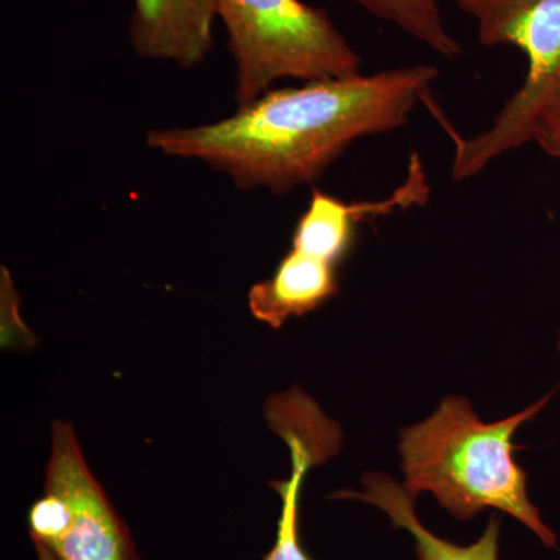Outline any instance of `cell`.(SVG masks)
Listing matches in <instances>:
<instances>
[{
    "mask_svg": "<svg viewBox=\"0 0 560 560\" xmlns=\"http://www.w3.org/2000/svg\"><path fill=\"white\" fill-rule=\"evenodd\" d=\"M316 467L312 453L291 452V475L289 480L271 481V488L278 490L282 499V512L278 522L275 545L264 560H313L301 545L300 500L301 486L308 470Z\"/></svg>",
    "mask_w": 560,
    "mask_h": 560,
    "instance_id": "cell-10",
    "label": "cell"
},
{
    "mask_svg": "<svg viewBox=\"0 0 560 560\" xmlns=\"http://www.w3.org/2000/svg\"><path fill=\"white\" fill-rule=\"evenodd\" d=\"M555 393L493 423L482 422L464 397H445L430 418L400 431L405 488L415 497L433 493L458 521H469L488 508L506 512L545 547H558L555 530L530 503L528 475L512 458L515 431L539 415Z\"/></svg>",
    "mask_w": 560,
    "mask_h": 560,
    "instance_id": "cell-2",
    "label": "cell"
},
{
    "mask_svg": "<svg viewBox=\"0 0 560 560\" xmlns=\"http://www.w3.org/2000/svg\"><path fill=\"white\" fill-rule=\"evenodd\" d=\"M338 293V268L290 249L270 278L249 290L254 318L280 329L293 316L320 307Z\"/></svg>",
    "mask_w": 560,
    "mask_h": 560,
    "instance_id": "cell-8",
    "label": "cell"
},
{
    "mask_svg": "<svg viewBox=\"0 0 560 560\" xmlns=\"http://www.w3.org/2000/svg\"><path fill=\"white\" fill-rule=\"evenodd\" d=\"M378 20L396 25L401 32L436 51L441 57L455 60L463 46L445 25L440 0H350Z\"/></svg>",
    "mask_w": 560,
    "mask_h": 560,
    "instance_id": "cell-9",
    "label": "cell"
},
{
    "mask_svg": "<svg viewBox=\"0 0 560 560\" xmlns=\"http://www.w3.org/2000/svg\"><path fill=\"white\" fill-rule=\"evenodd\" d=\"M477 24L485 47L515 46L526 55L528 72L489 130L463 138L436 114L455 143L453 179L480 175L508 151L521 149L560 119V0H455Z\"/></svg>",
    "mask_w": 560,
    "mask_h": 560,
    "instance_id": "cell-3",
    "label": "cell"
},
{
    "mask_svg": "<svg viewBox=\"0 0 560 560\" xmlns=\"http://www.w3.org/2000/svg\"><path fill=\"white\" fill-rule=\"evenodd\" d=\"M438 77L418 65L272 88L228 119L151 130L147 145L202 162L238 189L287 194L318 180L355 140L405 127Z\"/></svg>",
    "mask_w": 560,
    "mask_h": 560,
    "instance_id": "cell-1",
    "label": "cell"
},
{
    "mask_svg": "<svg viewBox=\"0 0 560 560\" xmlns=\"http://www.w3.org/2000/svg\"><path fill=\"white\" fill-rule=\"evenodd\" d=\"M36 558L38 560H60L54 552L47 550L46 547H40V545H35Z\"/></svg>",
    "mask_w": 560,
    "mask_h": 560,
    "instance_id": "cell-12",
    "label": "cell"
},
{
    "mask_svg": "<svg viewBox=\"0 0 560 560\" xmlns=\"http://www.w3.org/2000/svg\"><path fill=\"white\" fill-rule=\"evenodd\" d=\"M235 62L238 108L280 80L316 81L360 73L361 58L326 11L302 0H215Z\"/></svg>",
    "mask_w": 560,
    "mask_h": 560,
    "instance_id": "cell-4",
    "label": "cell"
},
{
    "mask_svg": "<svg viewBox=\"0 0 560 560\" xmlns=\"http://www.w3.org/2000/svg\"><path fill=\"white\" fill-rule=\"evenodd\" d=\"M33 545L60 560H143L91 474L70 423L55 422L44 495L28 512Z\"/></svg>",
    "mask_w": 560,
    "mask_h": 560,
    "instance_id": "cell-5",
    "label": "cell"
},
{
    "mask_svg": "<svg viewBox=\"0 0 560 560\" xmlns=\"http://www.w3.org/2000/svg\"><path fill=\"white\" fill-rule=\"evenodd\" d=\"M215 0H132L128 35L143 60L195 69L213 49Z\"/></svg>",
    "mask_w": 560,
    "mask_h": 560,
    "instance_id": "cell-6",
    "label": "cell"
},
{
    "mask_svg": "<svg viewBox=\"0 0 560 560\" xmlns=\"http://www.w3.org/2000/svg\"><path fill=\"white\" fill-rule=\"evenodd\" d=\"M541 149L552 158L560 160V119L550 121L536 136Z\"/></svg>",
    "mask_w": 560,
    "mask_h": 560,
    "instance_id": "cell-11",
    "label": "cell"
},
{
    "mask_svg": "<svg viewBox=\"0 0 560 560\" xmlns=\"http://www.w3.org/2000/svg\"><path fill=\"white\" fill-rule=\"evenodd\" d=\"M363 490H340L337 500H357L385 512L394 528L411 534L419 560H499L500 518L492 515L475 544L460 547L442 539L422 525L416 515V497L385 474L364 475Z\"/></svg>",
    "mask_w": 560,
    "mask_h": 560,
    "instance_id": "cell-7",
    "label": "cell"
}]
</instances>
